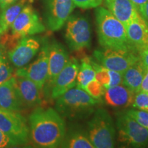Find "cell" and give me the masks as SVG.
<instances>
[{"label":"cell","instance_id":"cell-34","mask_svg":"<svg viewBox=\"0 0 148 148\" xmlns=\"http://www.w3.org/2000/svg\"><path fill=\"white\" fill-rule=\"evenodd\" d=\"M143 91H145L148 92V69L144 75V77L142 81L141 86H140V90Z\"/></svg>","mask_w":148,"mask_h":148},{"label":"cell","instance_id":"cell-12","mask_svg":"<svg viewBox=\"0 0 148 148\" xmlns=\"http://www.w3.org/2000/svg\"><path fill=\"white\" fill-rule=\"evenodd\" d=\"M40 39L38 37H23L7 53V56L13 67L20 69L29 63L40 50Z\"/></svg>","mask_w":148,"mask_h":148},{"label":"cell","instance_id":"cell-18","mask_svg":"<svg viewBox=\"0 0 148 148\" xmlns=\"http://www.w3.org/2000/svg\"><path fill=\"white\" fill-rule=\"evenodd\" d=\"M135 93L123 84L105 88L103 99L105 103L113 108H126L131 106Z\"/></svg>","mask_w":148,"mask_h":148},{"label":"cell","instance_id":"cell-1","mask_svg":"<svg viewBox=\"0 0 148 148\" xmlns=\"http://www.w3.org/2000/svg\"><path fill=\"white\" fill-rule=\"evenodd\" d=\"M29 139L35 147H60L66 135L62 116L52 108L38 107L29 116Z\"/></svg>","mask_w":148,"mask_h":148},{"label":"cell","instance_id":"cell-17","mask_svg":"<svg viewBox=\"0 0 148 148\" xmlns=\"http://www.w3.org/2000/svg\"><path fill=\"white\" fill-rule=\"evenodd\" d=\"M107 10L123 24L125 27L139 15V12L130 0H104Z\"/></svg>","mask_w":148,"mask_h":148},{"label":"cell","instance_id":"cell-28","mask_svg":"<svg viewBox=\"0 0 148 148\" xmlns=\"http://www.w3.org/2000/svg\"><path fill=\"white\" fill-rule=\"evenodd\" d=\"M125 112L140 125L148 130V111L130 109Z\"/></svg>","mask_w":148,"mask_h":148},{"label":"cell","instance_id":"cell-16","mask_svg":"<svg viewBox=\"0 0 148 148\" xmlns=\"http://www.w3.org/2000/svg\"><path fill=\"white\" fill-rule=\"evenodd\" d=\"M125 30L130 43L136 51L148 46V21L140 14L127 24Z\"/></svg>","mask_w":148,"mask_h":148},{"label":"cell","instance_id":"cell-36","mask_svg":"<svg viewBox=\"0 0 148 148\" xmlns=\"http://www.w3.org/2000/svg\"><path fill=\"white\" fill-rule=\"evenodd\" d=\"M130 1H132L133 4L136 6V8H137V10L138 11L140 9V8L147 2V0H130Z\"/></svg>","mask_w":148,"mask_h":148},{"label":"cell","instance_id":"cell-3","mask_svg":"<svg viewBox=\"0 0 148 148\" xmlns=\"http://www.w3.org/2000/svg\"><path fill=\"white\" fill-rule=\"evenodd\" d=\"M55 109L62 117L69 119L85 118L93 113L99 103L84 89L74 86L57 98Z\"/></svg>","mask_w":148,"mask_h":148},{"label":"cell","instance_id":"cell-11","mask_svg":"<svg viewBox=\"0 0 148 148\" xmlns=\"http://www.w3.org/2000/svg\"><path fill=\"white\" fill-rule=\"evenodd\" d=\"M75 8L73 0H45V16L49 30L62 28Z\"/></svg>","mask_w":148,"mask_h":148},{"label":"cell","instance_id":"cell-7","mask_svg":"<svg viewBox=\"0 0 148 148\" xmlns=\"http://www.w3.org/2000/svg\"><path fill=\"white\" fill-rule=\"evenodd\" d=\"M64 37L71 51H80L89 47L91 31L88 20L82 16H70L66 21Z\"/></svg>","mask_w":148,"mask_h":148},{"label":"cell","instance_id":"cell-14","mask_svg":"<svg viewBox=\"0 0 148 148\" xmlns=\"http://www.w3.org/2000/svg\"><path fill=\"white\" fill-rule=\"evenodd\" d=\"M79 68L78 61L70 58L67 64L60 72L51 86L49 97L56 99L64 92L76 86V79Z\"/></svg>","mask_w":148,"mask_h":148},{"label":"cell","instance_id":"cell-35","mask_svg":"<svg viewBox=\"0 0 148 148\" xmlns=\"http://www.w3.org/2000/svg\"><path fill=\"white\" fill-rule=\"evenodd\" d=\"M17 1L18 0H0V9L3 10Z\"/></svg>","mask_w":148,"mask_h":148},{"label":"cell","instance_id":"cell-22","mask_svg":"<svg viewBox=\"0 0 148 148\" xmlns=\"http://www.w3.org/2000/svg\"><path fill=\"white\" fill-rule=\"evenodd\" d=\"M60 147L67 148H94L87 133L80 130L71 131L64 136Z\"/></svg>","mask_w":148,"mask_h":148},{"label":"cell","instance_id":"cell-37","mask_svg":"<svg viewBox=\"0 0 148 148\" xmlns=\"http://www.w3.org/2000/svg\"><path fill=\"white\" fill-rule=\"evenodd\" d=\"M29 1L30 3H32V2H33V0H29Z\"/></svg>","mask_w":148,"mask_h":148},{"label":"cell","instance_id":"cell-19","mask_svg":"<svg viewBox=\"0 0 148 148\" xmlns=\"http://www.w3.org/2000/svg\"><path fill=\"white\" fill-rule=\"evenodd\" d=\"M0 108L17 112L25 108L14 84L13 77L0 84Z\"/></svg>","mask_w":148,"mask_h":148},{"label":"cell","instance_id":"cell-6","mask_svg":"<svg viewBox=\"0 0 148 148\" xmlns=\"http://www.w3.org/2000/svg\"><path fill=\"white\" fill-rule=\"evenodd\" d=\"M0 130L10 138L14 146L28 143L29 126L19 112L0 108Z\"/></svg>","mask_w":148,"mask_h":148},{"label":"cell","instance_id":"cell-27","mask_svg":"<svg viewBox=\"0 0 148 148\" xmlns=\"http://www.w3.org/2000/svg\"><path fill=\"white\" fill-rule=\"evenodd\" d=\"M131 106L138 110L148 111V92L140 90L135 93Z\"/></svg>","mask_w":148,"mask_h":148},{"label":"cell","instance_id":"cell-32","mask_svg":"<svg viewBox=\"0 0 148 148\" xmlns=\"http://www.w3.org/2000/svg\"><path fill=\"white\" fill-rule=\"evenodd\" d=\"M138 53L142 63L145 66L146 69H148V46L139 49Z\"/></svg>","mask_w":148,"mask_h":148},{"label":"cell","instance_id":"cell-5","mask_svg":"<svg viewBox=\"0 0 148 148\" xmlns=\"http://www.w3.org/2000/svg\"><path fill=\"white\" fill-rule=\"evenodd\" d=\"M116 126L118 138L121 143L133 147H145L148 145V130L138 123L125 111L116 114Z\"/></svg>","mask_w":148,"mask_h":148},{"label":"cell","instance_id":"cell-31","mask_svg":"<svg viewBox=\"0 0 148 148\" xmlns=\"http://www.w3.org/2000/svg\"><path fill=\"white\" fill-rule=\"evenodd\" d=\"M14 147L10 138L0 130V148Z\"/></svg>","mask_w":148,"mask_h":148},{"label":"cell","instance_id":"cell-38","mask_svg":"<svg viewBox=\"0 0 148 148\" xmlns=\"http://www.w3.org/2000/svg\"><path fill=\"white\" fill-rule=\"evenodd\" d=\"M1 33H0V37H1Z\"/></svg>","mask_w":148,"mask_h":148},{"label":"cell","instance_id":"cell-13","mask_svg":"<svg viewBox=\"0 0 148 148\" xmlns=\"http://www.w3.org/2000/svg\"><path fill=\"white\" fill-rule=\"evenodd\" d=\"M69 56L65 47L62 44L53 40L49 44V61L48 75L42 92L46 97H49L51 86L56 78L63 69L69 60Z\"/></svg>","mask_w":148,"mask_h":148},{"label":"cell","instance_id":"cell-9","mask_svg":"<svg viewBox=\"0 0 148 148\" xmlns=\"http://www.w3.org/2000/svg\"><path fill=\"white\" fill-rule=\"evenodd\" d=\"M12 35L17 39L45 32V27L31 5H25L11 25Z\"/></svg>","mask_w":148,"mask_h":148},{"label":"cell","instance_id":"cell-33","mask_svg":"<svg viewBox=\"0 0 148 148\" xmlns=\"http://www.w3.org/2000/svg\"><path fill=\"white\" fill-rule=\"evenodd\" d=\"M138 12H139V14L141 15L142 17L145 18L146 21H148V0L147 1V2L138 10Z\"/></svg>","mask_w":148,"mask_h":148},{"label":"cell","instance_id":"cell-30","mask_svg":"<svg viewBox=\"0 0 148 148\" xmlns=\"http://www.w3.org/2000/svg\"><path fill=\"white\" fill-rule=\"evenodd\" d=\"M109 73H110V82L109 87H112V86L122 84V82H123V73L110 69H109Z\"/></svg>","mask_w":148,"mask_h":148},{"label":"cell","instance_id":"cell-10","mask_svg":"<svg viewBox=\"0 0 148 148\" xmlns=\"http://www.w3.org/2000/svg\"><path fill=\"white\" fill-rule=\"evenodd\" d=\"M49 44L47 40H42V47L36 60L31 64L17 69L14 73V75H22L31 79L42 91L48 75Z\"/></svg>","mask_w":148,"mask_h":148},{"label":"cell","instance_id":"cell-25","mask_svg":"<svg viewBox=\"0 0 148 148\" xmlns=\"http://www.w3.org/2000/svg\"><path fill=\"white\" fill-rule=\"evenodd\" d=\"M92 66L95 71V79L99 82L105 88H108L110 86V76L109 69L103 67L101 64H97L95 61L90 59Z\"/></svg>","mask_w":148,"mask_h":148},{"label":"cell","instance_id":"cell-4","mask_svg":"<svg viewBox=\"0 0 148 148\" xmlns=\"http://www.w3.org/2000/svg\"><path fill=\"white\" fill-rule=\"evenodd\" d=\"M87 134L95 148H112L115 146V127L108 111L104 108L94 111L88 122Z\"/></svg>","mask_w":148,"mask_h":148},{"label":"cell","instance_id":"cell-23","mask_svg":"<svg viewBox=\"0 0 148 148\" xmlns=\"http://www.w3.org/2000/svg\"><path fill=\"white\" fill-rule=\"evenodd\" d=\"M90 58L87 56L83 57L79 64L78 73L76 79V86L84 89L85 86L90 81L95 79V71L92 66Z\"/></svg>","mask_w":148,"mask_h":148},{"label":"cell","instance_id":"cell-20","mask_svg":"<svg viewBox=\"0 0 148 148\" xmlns=\"http://www.w3.org/2000/svg\"><path fill=\"white\" fill-rule=\"evenodd\" d=\"M147 71L140 59L123 72L122 84L136 93L140 91L142 81Z\"/></svg>","mask_w":148,"mask_h":148},{"label":"cell","instance_id":"cell-24","mask_svg":"<svg viewBox=\"0 0 148 148\" xmlns=\"http://www.w3.org/2000/svg\"><path fill=\"white\" fill-rule=\"evenodd\" d=\"M13 75V66L8 60L7 51L0 47V84L10 79Z\"/></svg>","mask_w":148,"mask_h":148},{"label":"cell","instance_id":"cell-2","mask_svg":"<svg viewBox=\"0 0 148 148\" xmlns=\"http://www.w3.org/2000/svg\"><path fill=\"white\" fill-rule=\"evenodd\" d=\"M95 18L98 40L101 47L138 52L130 43L123 24L110 11L98 6L95 11Z\"/></svg>","mask_w":148,"mask_h":148},{"label":"cell","instance_id":"cell-26","mask_svg":"<svg viewBox=\"0 0 148 148\" xmlns=\"http://www.w3.org/2000/svg\"><path fill=\"white\" fill-rule=\"evenodd\" d=\"M84 90L92 98L99 99L104 93L105 88L95 78L85 86Z\"/></svg>","mask_w":148,"mask_h":148},{"label":"cell","instance_id":"cell-15","mask_svg":"<svg viewBox=\"0 0 148 148\" xmlns=\"http://www.w3.org/2000/svg\"><path fill=\"white\" fill-rule=\"evenodd\" d=\"M14 84L24 108H34L42 102V92L31 79L22 75H13Z\"/></svg>","mask_w":148,"mask_h":148},{"label":"cell","instance_id":"cell-21","mask_svg":"<svg viewBox=\"0 0 148 148\" xmlns=\"http://www.w3.org/2000/svg\"><path fill=\"white\" fill-rule=\"evenodd\" d=\"M27 1L29 0H18L13 4L1 10L0 12V32L1 34L7 33Z\"/></svg>","mask_w":148,"mask_h":148},{"label":"cell","instance_id":"cell-29","mask_svg":"<svg viewBox=\"0 0 148 148\" xmlns=\"http://www.w3.org/2000/svg\"><path fill=\"white\" fill-rule=\"evenodd\" d=\"M75 6L82 9L97 8L103 2V0H73Z\"/></svg>","mask_w":148,"mask_h":148},{"label":"cell","instance_id":"cell-8","mask_svg":"<svg viewBox=\"0 0 148 148\" xmlns=\"http://www.w3.org/2000/svg\"><path fill=\"white\" fill-rule=\"evenodd\" d=\"M94 58L106 69L123 73L129 66L140 60L138 52L103 48L94 51Z\"/></svg>","mask_w":148,"mask_h":148}]
</instances>
